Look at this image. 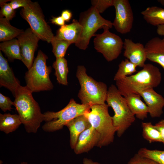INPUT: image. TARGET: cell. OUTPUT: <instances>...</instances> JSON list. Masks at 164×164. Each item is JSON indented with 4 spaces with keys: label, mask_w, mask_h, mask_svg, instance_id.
Instances as JSON below:
<instances>
[{
    "label": "cell",
    "mask_w": 164,
    "mask_h": 164,
    "mask_svg": "<svg viewBox=\"0 0 164 164\" xmlns=\"http://www.w3.org/2000/svg\"><path fill=\"white\" fill-rule=\"evenodd\" d=\"M32 93L26 86L20 85L15 92L14 106L26 132L36 133L44 121V115Z\"/></svg>",
    "instance_id": "6da1fadb"
},
{
    "label": "cell",
    "mask_w": 164,
    "mask_h": 164,
    "mask_svg": "<svg viewBox=\"0 0 164 164\" xmlns=\"http://www.w3.org/2000/svg\"><path fill=\"white\" fill-rule=\"evenodd\" d=\"M162 75L159 69L151 63L145 64L135 74L116 81V86L123 97L130 94H138L148 88H154L160 84Z\"/></svg>",
    "instance_id": "7a4b0ae2"
},
{
    "label": "cell",
    "mask_w": 164,
    "mask_h": 164,
    "mask_svg": "<svg viewBox=\"0 0 164 164\" xmlns=\"http://www.w3.org/2000/svg\"><path fill=\"white\" fill-rule=\"evenodd\" d=\"M76 76L80 86L78 97L82 104L91 106L105 103L108 90L105 84L89 76L83 65L77 66Z\"/></svg>",
    "instance_id": "3957f363"
},
{
    "label": "cell",
    "mask_w": 164,
    "mask_h": 164,
    "mask_svg": "<svg viewBox=\"0 0 164 164\" xmlns=\"http://www.w3.org/2000/svg\"><path fill=\"white\" fill-rule=\"evenodd\" d=\"M106 101L114 111L113 123L117 129L118 136L120 137L135 122V116L115 85H111L108 89Z\"/></svg>",
    "instance_id": "277c9868"
},
{
    "label": "cell",
    "mask_w": 164,
    "mask_h": 164,
    "mask_svg": "<svg viewBox=\"0 0 164 164\" xmlns=\"http://www.w3.org/2000/svg\"><path fill=\"white\" fill-rule=\"evenodd\" d=\"M108 106L105 103L91 106L90 110L84 115L91 126L100 134L98 147H101L113 142L117 129L113 125L112 117L108 112Z\"/></svg>",
    "instance_id": "5b68a950"
},
{
    "label": "cell",
    "mask_w": 164,
    "mask_h": 164,
    "mask_svg": "<svg viewBox=\"0 0 164 164\" xmlns=\"http://www.w3.org/2000/svg\"><path fill=\"white\" fill-rule=\"evenodd\" d=\"M47 56L39 50L31 67L25 73L26 86L32 93L50 91L53 88L49 77L51 68L47 66Z\"/></svg>",
    "instance_id": "8992f818"
},
{
    "label": "cell",
    "mask_w": 164,
    "mask_h": 164,
    "mask_svg": "<svg viewBox=\"0 0 164 164\" xmlns=\"http://www.w3.org/2000/svg\"><path fill=\"white\" fill-rule=\"evenodd\" d=\"M91 106L77 103L71 99L67 105L61 110L57 112L48 111L43 113L45 122L42 129L47 132L61 129L70 121L90 110Z\"/></svg>",
    "instance_id": "52a82bcc"
},
{
    "label": "cell",
    "mask_w": 164,
    "mask_h": 164,
    "mask_svg": "<svg viewBox=\"0 0 164 164\" xmlns=\"http://www.w3.org/2000/svg\"><path fill=\"white\" fill-rule=\"evenodd\" d=\"M78 21L82 29L79 39L75 45L84 50L87 48L91 38L98 29L105 26L110 29L113 26L112 22L103 18L92 6L80 14Z\"/></svg>",
    "instance_id": "ba28073f"
},
{
    "label": "cell",
    "mask_w": 164,
    "mask_h": 164,
    "mask_svg": "<svg viewBox=\"0 0 164 164\" xmlns=\"http://www.w3.org/2000/svg\"><path fill=\"white\" fill-rule=\"evenodd\" d=\"M20 14L27 21L32 31L40 39L50 43L54 36L50 26L46 22L38 2L30 1L26 6L21 9Z\"/></svg>",
    "instance_id": "9c48e42d"
},
{
    "label": "cell",
    "mask_w": 164,
    "mask_h": 164,
    "mask_svg": "<svg viewBox=\"0 0 164 164\" xmlns=\"http://www.w3.org/2000/svg\"><path fill=\"white\" fill-rule=\"evenodd\" d=\"M103 29L101 34L95 35L94 48L107 61L110 62L117 59L121 53L124 42L119 36L110 32L108 27L105 26Z\"/></svg>",
    "instance_id": "30bf717a"
},
{
    "label": "cell",
    "mask_w": 164,
    "mask_h": 164,
    "mask_svg": "<svg viewBox=\"0 0 164 164\" xmlns=\"http://www.w3.org/2000/svg\"><path fill=\"white\" fill-rule=\"evenodd\" d=\"M115 15L113 26L116 30L122 34L130 32L134 21L132 10L128 0H113Z\"/></svg>",
    "instance_id": "8fae6325"
},
{
    "label": "cell",
    "mask_w": 164,
    "mask_h": 164,
    "mask_svg": "<svg viewBox=\"0 0 164 164\" xmlns=\"http://www.w3.org/2000/svg\"><path fill=\"white\" fill-rule=\"evenodd\" d=\"M17 39L19 44L21 61L29 70L33 63L34 53L40 39L30 28L24 31Z\"/></svg>",
    "instance_id": "7c38bea8"
},
{
    "label": "cell",
    "mask_w": 164,
    "mask_h": 164,
    "mask_svg": "<svg viewBox=\"0 0 164 164\" xmlns=\"http://www.w3.org/2000/svg\"><path fill=\"white\" fill-rule=\"evenodd\" d=\"M147 105L148 113L152 118L159 117L163 113L164 98L157 93L153 88H148L139 92Z\"/></svg>",
    "instance_id": "4fadbf2b"
},
{
    "label": "cell",
    "mask_w": 164,
    "mask_h": 164,
    "mask_svg": "<svg viewBox=\"0 0 164 164\" xmlns=\"http://www.w3.org/2000/svg\"><path fill=\"white\" fill-rule=\"evenodd\" d=\"M123 56L137 67H143L147 58L145 49L142 44L133 42L129 39L124 42Z\"/></svg>",
    "instance_id": "5bb4252c"
},
{
    "label": "cell",
    "mask_w": 164,
    "mask_h": 164,
    "mask_svg": "<svg viewBox=\"0 0 164 164\" xmlns=\"http://www.w3.org/2000/svg\"><path fill=\"white\" fill-rule=\"evenodd\" d=\"M100 139V134L91 126L79 136L73 149L75 153L79 154L87 152L95 146H97Z\"/></svg>",
    "instance_id": "9a60e30c"
},
{
    "label": "cell",
    "mask_w": 164,
    "mask_h": 164,
    "mask_svg": "<svg viewBox=\"0 0 164 164\" xmlns=\"http://www.w3.org/2000/svg\"><path fill=\"white\" fill-rule=\"evenodd\" d=\"M0 85L9 90L15 97L19 81L15 76L7 60L0 51Z\"/></svg>",
    "instance_id": "2e32d148"
},
{
    "label": "cell",
    "mask_w": 164,
    "mask_h": 164,
    "mask_svg": "<svg viewBox=\"0 0 164 164\" xmlns=\"http://www.w3.org/2000/svg\"><path fill=\"white\" fill-rule=\"evenodd\" d=\"M147 59L157 63L164 70V38H152L145 46Z\"/></svg>",
    "instance_id": "e0dca14e"
},
{
    "label": "cell",
    "mask_w": 164,
    "mask_h": 164,
    "mask_svg": "<svg viewBox=\"0 0 164 164\" xmlns=\"http://www.w3.org/2000/svg\"><path fill=\"white\" fill-rule=\"evenodd\" d=\"M82 29V27L78 21L73 19L71 23L60 27L55 36L58 39L75 44L79 39Z\"/></svg>",
    "instance_id": "ac0fdd59"
},
{
    "label": "cell",
    "mask_w": 164,
    "mask_h": 164,
    "mask_svg": "<svg viewBox=\"0 0 164 164\" xmlns=\"http://www.w3.org/2000/svg\"><path fill=\"white\" fill-rule=\"evenodd\" d=\"M66 126L70 132V146L72 149H73L80 135L90 127L91 125L87 118L83 114L72 119Z\"/></svg>",
    "instance_id": "d6986e66"
},
{
    "label": "cell",
    "mask_w": 164,
    "mask_h": 164,
    "mask_svg": "<svg viewBox=\"0 0 164 164\" xmlns=\"http://www.w3.org/2000/svg\"><path fill=\"white\" fill-rule=\"evenodd\" d=\"M138 94H130L124 97L128 105L133 114L138 119L143 120L149 114L148 107L142 100Z\"/></svg>",
    "instance_id": "ffe728a7"
},
{
    "label": "cell",
    "mask_w": 164,
    "mask_h": 164,
    "mask_svg": "<svg viewBox=\"0 0 164 164\" xmlns=\"http://www.w3.org/2000/svg\"><path fill=\"white\" fill-rule=\"evenodd\" d=\"M141 14L146 22L153 26L164 25V9L156 6L147 8Z\"/></svg>",
    "instance_id": "44dd1931"
},
{
    "label": "cell",
    "mask_w": 164,
    "mask_h": 164,
    "mask_svg": "<svg viewBox=\"0 0 164 164\" xmlns=\"http://www.w3.org/2000/svg\"><path fill=\"white\" fill-rule=\"evenodd\" d=\"M22 124L18 114H0V130L6 134L15 131Z\"/></svg>",
    "instance_id": "7402d4cb"
},
{
    "label": "cell",
    "mask_w": 164,
    "mask_h": 164,
    "mask_svg": "<svg viewBox=\"0 0 164 164\" xmlns=\"http://www.w3.org/2000/svg\"><path fill=\"white\" fill-rule=\"evenodd\" d=\"M24 31L12 26L9 21L0 17V41H9L17 37Z\"/></svg>",
    "instance_id": "603a6c76"
},
{
    "label": "cell",
    "mask_w": 164,
    "mask_h": 164,
    "mask_svg": "<svg viewBox=\"0 0 164 164\" xmlns=\"http://www.w3.org/2000/svg\"><path fill=\"white\" fill-rule=\"evenodd\" d=\"M0 50L10 61L15 59L21 60L19 44L17 39L3 42L0 43Z\"/></svg>",
    "instance_id": "cb8c5ba5"
},
{
    "label": "cell",
    "mask_w": 164,
    "mask_h": 164,
    "mask_svg": "<svg viewBox=\"0 0 164 164\" xmlns=\"http://www.w3.org/2000/svg\"><path fill=\"white\" fill-rule=\"evenodd\" d=\"M53 67L55 70V75L57 82L60 84L67 85L69 70L67 60L64 57L56 58L53 63Z\"/></svg>",
    "instance_id": "d4e9b609"
},
{
    "label": "cell",
    "mask_w": 164,
    "mask_h": 164,
    "mask_svg": "<svg viewBox=\"0 0 164 164\" xmlns=\"http://www.w3.org/2000/svg\"><path fill=\"white\" fill-rule=\"evenodd\" d=\"M142 135L149 143L155 142H162L161 135L151 122H142Z\"/></svg>",
    "instance_id": "484cf974"
},
{
    "label": "cell",
    "mask_w": 164,
    "mask_h": 164,
    "mask_svg": "<svg viewBox=\"0 0 164 164\" xmlns=\"http://www.w3.org/2000/svg\"><path fill=\"white\" fill-rule=\"evenodd\" d=\"M137 66L127 59L122 60L118 65V70L114 78L116 81L136 72Z\"/></svg>",
    "instance_id": "4316f807"
},
{
    "label": "cell",
    "mask_w": 164,
    "mask_h": 164,
    "mask_svg": "<svg viewBox=\"0 0 164 164\" xmlns=\"http://www.w3.org/2000/svg\"><path fill=\"white\" fill-rule=\"evenodd\" d=\"M50 43L52 52L56 58L64 57L68 48L71 44L67 41L58 39L55 36Z\"/></svg>",
    "instance_id": "83f0119b"
},
{
    "label": "cell",
    "mask_w": 164,
    "mask_h": 164,
    "mask_svg": "<svg viewBox=\"0 0 164 164\" xmlns=\"http://www.w3.org/2000/svg\"><path fill=\"white\" fill-rule=\"evenodd\" d=\"M137 153L153 159L159 164H164V150H151L146 148H142L138 150Z\"/></svg>",
    "instance_id": "f1b7e54d"
},
{
    "label": "cell",
    "mask_w": 164,
    "mask_h": 164,
    "mask_svg": "<svg viewBox=\"0 0 164 164\" xmlns=\"http://www.w3.org/2000/svg\"><path fill=\"white\" fill-rule=\"evenodd\" d=\"M5 1L0 0V17L10 21L15 16V11L12 8L9 3H6Z\"/></svg>",
    "instance_id": "f546056e"
},
{
    "label": "cell",
    "mask_w": 164,
    "mask_h": 164,
    "mask_svg": "<svg viewBox=\"0 0 164 164\" xmlns=\"http://www.w3.org/2000/svg\"><path fill=\"white\" fill-rule=\"evenodd\" d=\"M91 2L92 6L101 13L109 7L113 6V0H92Z\"/></svg>",
    "instance_id": "4dcf8cb0"
},
{
    "label": "cell",
    "mask_w": 164,
    "mask_h": 164,
    "mask_svg": "<svg viewBox=\"0 0 164 164\" xmlns=\"http://www.w3.org/2000/svg\"><path fill=\"white\" fill-rule=\"evenodd\" d=\"M127 164H159L153 159L142 156L138 153L131 158Z\"/></svg>",
    "instance_id": "1f68e13d"
},
{
    "label": "cell",
    "mask_w": 164,
    "mask_h": 164,
    "mask_svg": "<svg viewBox=\"0 0 164 164\" xmlns=\"http://www.w3.org/2000/svg\"><path fill=\"white\" fill-rule=\"evenodd\" d=\"M14 105V102L8 97L0 93V108L4 112L7 111H11L13 109L12 107Z\"/></svg>",
    "instance_id": "d6a6232c"
},
{
    "label": "cell",
    "mask_w": 164,
    "mask_h": 164,
    "mask_svg": "<svg viewBox=\"0 0 164 164\" xmlns=\"http://www.w3.org/2000/svg\"><path fill=\"white\" fill-rule=\"evenodd\" d=\"M30 1V0H12L10 1L9 4L12 8L15 10L20 7L23 8L25 7Z\"/></svg>",
    "instance_id": "836d02e7"
},
{
    "label": "cell",
    "mask_w": 164,
    "mask_h": 164,
    "mask_svg": "<svg viewBox=\"0 0 164 164\" xmlns=\"http://www.w3.org/2000/svg\"><path fill=\"white\" fill-rule=\"evenodd\" d=\"M154 126L159 132L162 140V143L164 144V119L156 123Z\"/></svg>",
    "instance_id": "e575fe53"
},
{
    "label": "cell",
    "mask_w": 164,
    "mask_h": 164,
    "mask_svg": "<svg viewBox=\"0 0 164 164\" xmlns=\"http://www.w3.org/2000/svg\"><path fill=\"white\" fill-rule=\"evenodd\" d=\"M51 21L52 23L60 27L65 25V21L61 16L56 17H53L51 19Z\"/></svg>",
    "instance_id": "d590c367"
},
{
    "label": "cell",
    "mask_w": 164,
    "mask_h": 164,
    "mask_svg": "<svg viewBox=\"0 0 164 164\" xmlns=\"http://www.w3.org/2000/svg\"><path fill=\"white\" fill-rule=\"evenodd\" d=\"M61 16L65 22H69L72 17V13L68 10H64L62 11Z\"/></svg>",
    "instance_id": "8d00e7d4"
},
{
    "label": "cell",
    "mask_w": 164,
    "mask_h": 164,
    "mask_svg": "<svg viewBox=\"0 0 164 164\" xmlns=\"http://www.w3.org/2000/svg\"><path fill=\"white\" fill-rule=\"evenodd\" d=\"M157 33L159 35L163 36L164 38V25H159L157 26Z\"/></svg>",
    "instance_id": "74e56055"
},
{
    "label": "cell",
    "mask_w": 164,
    "mask_h": 164,
    "mask_svg": "<svg viewBox=\"0 0 164 164\" xmlns=\"http://www.w3.org/2000/svg\"><path fill=\"white\" fill-rule=\"evenodd\" d=\"M83 164H101L97 162H94L91 160L84 158L83 160Z\"/></svg>",
    "instance_id": "f35d334b"
},
{
    "label": "cell",
    "mask_w": 164,
    "mask_h": 164,
    "mask_svg": "<svg viewBox=\"0 0 164 164\" xmlns=\"http://www.w3.org/2000/svg\"><path fill=\"white\" fill-rule=\"evenodd\" d=\"M158 2L160 3L162 5H164V0H158Z\"/></svg>",
    "instance_id": "ab89813d"
},
{
    "label": "cell",
    "mask_w": 164,
    "mask_h": 164,
    "mask_svg": "<svg viewBox=\"0 0 164 164\" xmlns=\"http://www.w3.org/2000/svg\"><path fill=\"white\" fill-rule=\"evenodd\" d=\"M16 164H29V163H28V162H21L20 163Z\"/></svg>",
    "instance_id": "60d3db41"
},
{
    "label": "cell",
    "mask_w": 164,
    "mask_h": 164,
    "mask_svg": "<svg viewBox=\"0 0 164 164\" xmlns=\"http://www.w3.org/2000/svg\"></svg>",
    "instance_id": "b9f144b4"
}]
</instances>
